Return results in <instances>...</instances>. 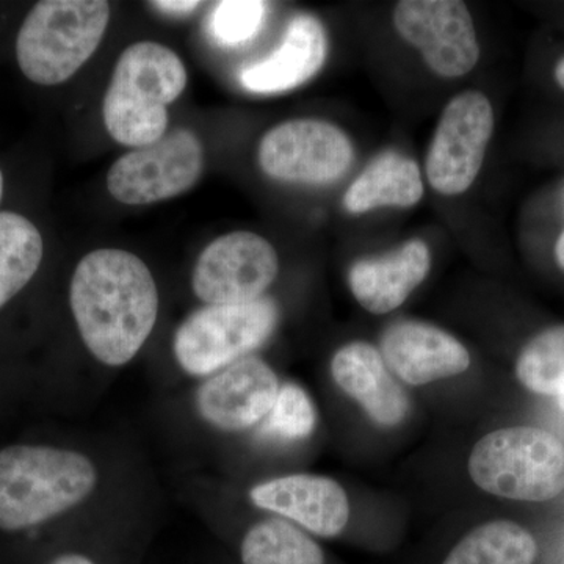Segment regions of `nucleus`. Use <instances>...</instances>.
I'll list each match as a JSON object with an SVG mask.
<instances>
[{
	"label": "nucleus",
	"instance_id": "obj_9",
	"mask_svg": "<svg viewBox=\"0 0 564 564\" xmlns=\"http://www.w3.org/2000/svg\"><path fill=\"white\" fill-rule=\"evenodd\" d=\"M492 131V106L484 93L464 91L447 104L426 158L434 191L454 196L474 184Z\"/></svg>",
	"mask_w": 564,
	"mask_h": 564
},
{
	"label": "nucleus",
	"instance_id": "obj_2",
	"mask_svg": "<svg viewBox=\"0 0 564 564\" xmlns=\"http://www.w3.org/2000/svg\"><path fill=\"white\" fill-rule=\"evenodd\" d=\"M99 473L90 456L40 443L0 447V534L43 529L95 492Z\"/></svg>",
	"mask_w": 564,
	"mask_h": 564
},
{
	"label": "nucleus",
	"instance_id": "obj_25",
	"mask_svg": "<svg viewBox=\"0 0 564 564\" xmlns=\"http://www.w3.org/2000/svg\"><path fill=\"white\" fill-rule=\"evenodd\" d=\"M151 6L165 11V13L188 14L202 7V2H196V0H193V2H187V0H161V2H152Z\"/></svg>",
	"mask_w": 564,
	"mask_h": 564
},
{
	"label": "nucleus",
	"instance_id": "obj_26",
	"mask_svg": "<svg viewBox=\"0 0 564 564\" xmlns=\"http://www.w3.org/2000/svg\"><path fill=\"white\" fill-rule=\"evenodd\" d=\"M46 564H96L90 556L80 554V552H63L54 556Z\"/></svg>",
	"mask_w": 564,
	"mask_h": 564
},
{
	"label": "nucleus",
	"instance_id": "obj_28",
	"mask_svg": "<svg viewBox=\"0 0 564 564\" xmlns=\"http://www.w3.org/2000/svg\"><path fill=\"white\" fill-rule=\"evenodd\" d=\"M555 79L556 82H558L560 87H562L564 90V57L562 58V61L556 63Z\"/></svg>",
	"mask_w": 564,
	"mask_h": 564
},
{
	"label": "nucleus",
	"instance_id": "obj_8",
	"mask_svg": "<svg viewBox=\"0 0 564 564\" xmlns=\"http://www.w3.org/2000/svg\"><path fill=\"white\" fill-rule=\"evenodd\" d=\"M278 270V254L269 240L248 231L226 234L199 256L192 288L207 306L251 303L262 299Z\"/></svg>",
	"mask_w": 564,
	"mask_h": 564
},
{
	"label": "nucleus",
	"instance_id": "obj_3",
	"mask_svg": "<svg viewBox=\"0 0 564 564\" xmlns=\"http://www.w3.org/2000/svg\"><path fill=\"white\" fill-rule=\"evenodd\" d=\"M180 55L154 41H141L122 52L106 98L107 131L124 147L141 148L162 139L169 128L170 104L187 87Z\"/></svg>",
	"mask_w": 564,
	"mask_h": 564
},
{
	"label": "nucleus",
	"instance_id": "obj_10",
	"mask_svg": "<svg viewBox=\"0 0 564 564\" xmlns=\"http://www.w3.org/2000/svg\"><path fill=\"white\" fill-rule=\"evenodd\" d=\"M351 162V141L326 121L282 122L267 132L259 147L262 172L293 184H332L348 172Z\"/></svg>",
	"mask_w": 564,
	"mask_h": 564
},
{
	"label": "nucleus",
	"instance_id": "obj_23",
	"mask_svg": "<svg viewBox=\"0 0 564 564\" xmlns=\"http://www.w3.org/2000/svg\"><path fill=\"white\" fill-rule=\"evenodd\" d=\"M317 415L311 397L296 384L280 388L263 433L282 441H302L314 433Z\"/></svg>",
	"mask_w": 564,
	"mask_h": 564
},
{
	"label": "nucleus",
	"instance_id": "obj_17",
	"mask_svg": "<svg viewBox=\"0 0 564 564\" xmlns=\"http://www.w3.org/2000/svg\"><path fill=\"white\" fill-rule=\"evenodd\" d=\"M430 262L429 247L417 239L383 258L356 262L348 276L352 295L369 313H391L422 284Z\"/></svg>",
	"mask_w": 564,
	"mask_h": 564
},
{
	"label": "nucleus",
	"instance_id": "obj_11",
	"mask_svg": "<svg viewBox=\"0 0 564 564\" xmlns=\"http://www.w3.org/2000/svg\"><path fill=\"white\" fill-rule=\"evenodd\" d=\"M397 31L422 52L434 73L462 77L480 57L473 17L456 0H404L393 13Z\"/></svg>",
	"mask_w": 564,
	"mask_h": 564
},
{
	"label": "nucleus",
	"instance_id": "obj_21",
	"mask_svg": "<svg viewBox=\"0 0 564 564\" xmlns=\"http://www.w3.org/2000/svg\"><path fill=\"white\" fill-rule=\"evenodd\" d=\"M242 564H325L321 545L282 518L259 521L240 544Z\"/></svg>",
	"mask_w": 564,
	"mask_h": 564
},
{
	"label": "nucleus",
	"instance_id": "obj_7",
	"mask_svg": "<svg viewBox=\"0 0 564 564\" xmlns=\"http://www.w3.org/2000/svg\"><path fill=\"white\" fill-rule=\"evenodd\" d=\"M203 163L198 137L188 129H176L118 159L107 174V188L128 206L165 202L191 191L202 176Z\"/></svg>",
	"mask_w": 564,
	"mask_h": 564
},
{
	"label": "nucleus",
	"instance_id": "obj_6",
	"mask_svg": "<svg viewBox=\"0 0 564 564\" xmlns=\"http://www.w3.org/2000/svg\"><path fill=\"white\" fill-rule=\"evenodd\" d=\"M278 318L276 303L263 296L243 304H206L174 334V358L191 377L209 378L262 347L274 333Z\"/></svg>",
	"mask_w": 564,
	"mask_h": 564
},
{
	"label": "nucleus",
	"instance_id": "obj_5",
	"mask_svg": "<svg viewBox=\"0 0 564 564\" xmlns=\"http://www.w3.org/2000/svg\"><path fill=\"white\" fill-rule=\"evenodd\" d=\"M469 474L492 496L545 502L564 491V444L534 426L496 430L475 445Z\"/></svg>",
	"mask_w": 564,
	"mask_h": 564
},
{
	"label": "nucleus",
	"instance_id": "obj_22",
	"mask_svg": "<svg viewBox=\"0 0 564 564\" xmlns=\"http://www.w3.org/2000/svg\"><path fill=\"white\" fill-rule=\"evenodd\" d=\"M516 377L524 388L541 395L564 393V325L534 336L516 362Z\"/></svg>",
	"mask_w": 564,
	"mask_h": 564
},
{
	"label": "nucleus",
	"instance_id": "obj_4",
	"mask_svg": "<svg viewBox=\"0 0 564 564\" xmlns=\"http://www.w3.org/2000/svg\"><path fill=\"white\" fill-rule=\"evenodd\" d=\"M110 21L106 0H43L22 22L18 65L33 84L52 87L70 79L99 44Z\"/></svg>",
	"mask_w": 564,
	"mask_h": 564
},
{
	"label": "nucleus",
	"instance_id": "obj_12",
	"mask_svg": "<svg viewBox=\"0 0 564 564\" xmlns=\"http://www.w3.org/2000/svg\"><path fill=\"white\" fill-rule=\"evenodd\" d=\"M280 392L272 367L259 358L240 359L207 378L195 395L199 417L223 433H239L265 421Z\"/></svg>",
	"mask_w": 564,
	"mask_h": 564
},
{
	"label": "nucleus",
	"instance_id": "obj_16",
	"mask_svg": "<svg viewBox=\"0 0 564 564\" xmlns=\"http://www.w3.org/2000/svg\"><path fill=\"white\" fill-rule=\"evenodd\" d=\"M334 381L356 402L377 425H400L410 413L406 392L393 380L384 358L366 343L345 345L334 355Z\"/></svg>",
	"mask_w": 564,
	"mask_h": 564
},
{
	"label": "nucleus",
	"instance_id": "obj_29",
	"mask_svg": "<svg viewBox=\"0 0 564 564\" xmlns=\"http://www.w3.org/2000/svg\"><path fill=\"white\" fill-rule=\"evenodd\" d=\"M2 193H3V174L0 172V199H2Z\"/></svg>",
	"mask_w": 564,
	"mask_h": 564
},
{
	"label": "nucleus",
	"instance_id": "obj_15",
	"mask_svg": "<svg viewBox=\"0 0 564 564\" xmlns=\"http://www.w3.org/2000/svg\"><path fill=\"white\" fill-rule=\"evenodd\" d=\"M328 43L317 18L299 14L289 22L284 39L273 54L248 66L240 82L258 95L284 93L306 84L325 65Z\"/></svg>",
	"mask_w": 564,
	"mask_h": 564
},
{
	"label": "nucleus",
	"instance_id": "obj_30",
	"mask_svg": "<svg viewBox=\"0 0 564 564\" xmlns=\"http://www.w3.org/2000/svg\"><path fill=\"white\" fill-rule=\"evenodd\" d=\"M558 402H560V404H562V408L564 410V393L562 397H560Z\"/></svg>",
	"mask_w": 564,
	"mask_h": 564
},
{
	"label": "nucleus",
	"instance_id": "obj_24",
	"mask_svg": "<svg viewBox=\"0 0 564 564\" xmlns=\"http://www.w3.org/2000/svg\"><path fill=\"white\" fill-rule=\"evenodd\" d=\"M267 3L259 0H226L210 13V33L221 46H240L254 39L265 21Z\"/></svg>",
	"mask_w": 564,
	"mask_h": 564
},
{
	"label": "nucleus",
	"instance_id": "obj_1",
	"mask_svg": "<svg viewBox=\"0 0 564 564\" xmlns=\"http://www.w3.org/2000/svg\"><path fill=\"white\" fill-rule=\"evenodd\" d=\"M74 322L87 350L107 367L139 355L159 317L158 284L139 256L102 248L82 258L69 285Z\"/></svg>",
	"mask_w": 564,
	"mask_h": 564
},
{
	"label": "nucleus",
	"instance_id": "obj_27",
	"mask_svg": "<svg viewBox=\"0 0 564 564\" xmlns=\"http://www.w3.org/2000/svg\"><path fill=\"white\" fill-rule=\"evenodd\" d=\"M555 254L556 261H558L560 265L564 269V232L560 236L558 242H556Z\"/></svg>",
	"mask_w": 564,
	"mask_h": 564
},
{
	"label": "nucleus",
	"instance_id": "obj_13",
	"mask_svg": "<svg viewBox=\"0 0 564 564\" xmlns=\"http://www.w3.org/2000/svg\"><path fill=\"white\" fill-rule=\"evenodd\" d=\"M250 500L323 538L343 533L350 519V503L343 486L321 475H284L263 481L251 489Z\"/></svg>",
	"mask_w": 564,
	"mask_h": 564
},
{
	"label": "nucleus",
	"instance_id": "obj_20",
	"mask_svg": "<svg viewBox=\"0 0 564 564\" xmlns=\"http://www.w3.org/2000/svg\"><path fill=\"white\" fill-rule=\"evenodd\" d=\"M536 555L529 530L516 522L494 521L467 533L443 564H533Z\"/></svg>",
	"mask_w": 564,
	"mask_h": 564
},
{
	"label": "nucleus",
	"instance_id": "obj_19",
	"mask_svg": "<svg viewBox=\"0 0 564 564\" xmlns=\"http://www.w3.org/2000/svg\"><path fill=\"white\" fill-rule=\"evenodd\" d=\"M43 254V237L36 226L14 212H0V310L28 288Z\"/></svg>",
	"mask_w": 564,
	"mask_h": 564
},
{
	"label": "nucleus",
	"instance_id": "obj_14",
	"mask_svg": "<svg viewBox=\"0 0 564 564\" xmlns=\"http://www.w3.org/2000/svg\"><path fill=\"white\" fill-rule=\"evenodd\" d=\"M381 356L386 366L411 386L456 377L470 366L469 351L458 339L421 322L389 326L381 339Z\"/></svg>",
	"mask_w": 564,
	"mask_h": 564
},
{
	"label": "nucleus",
	"instance_id": "obj_18",
	"mask_svg": "<svg viewBox=\"0 0 564 564\" xmlns=\"http://www.w3.org/2000/svg\"><path fill=\"white\" fill-rule=\"evenodd\" d=\"M423 182L417 163L399 152L388 151L358 177L347 193L344 204L351 214H364L378 207H411L421 202Z\"/></svg>",
	"mask_w": 564,
	"mask_h": 564
}]
</instances>
